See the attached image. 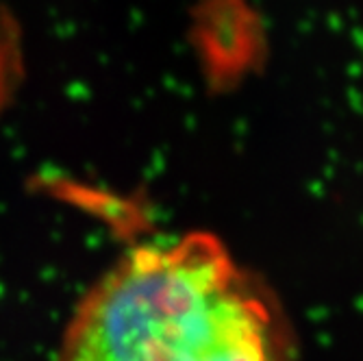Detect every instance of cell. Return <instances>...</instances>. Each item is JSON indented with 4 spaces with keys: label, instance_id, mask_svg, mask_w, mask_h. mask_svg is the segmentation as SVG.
I'll use <instances>...</instances> for the list:
<instances>
[{
    "label": "cell",
    "instance_id": "1",
    "mask_svg": "<svg viewBox=\"0 0 363 361\" xmlns=\"http://www.w3.org/2000/svg\"><path fill=\"white\" fill-rule=\"evenodd\" d=\"M59 361H281L274 316L211 233L140 246L77 305Z\"/></svg>",
    "mask_w": 363,
    "mask_h": 361
}]
</instances>
